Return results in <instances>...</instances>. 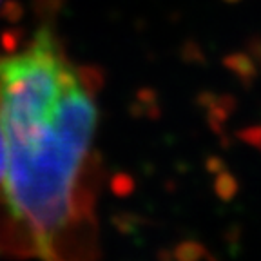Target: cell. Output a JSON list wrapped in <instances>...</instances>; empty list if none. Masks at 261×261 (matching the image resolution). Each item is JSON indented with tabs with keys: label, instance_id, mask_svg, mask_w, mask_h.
<instances>
[{
	"label": "cell",
	"instance_id": "2",
	"mask_svg": "<svg viewBox=\"0 0 261 261\" xmlns=\"http://www.w3.org/2000/svg\"><path fill=\"white\" fill-rule=\"evenodd\" d=\"M6 165H8V147H6L4 130L0 127V187H2V181H4Z\"/></svg>",
	"mask_w": 261,
	"mask_h": 261
},
{
	"label": "cell",
	"instance_id": "1",
	"mask_svg": "<svg viewBox=\"0 0 261 261\" xmlns=\"http://www.w3.org/2000/svg\"><path fill=\"white\" fill-rule=\"evenodd\" d=\"M98 107L49 28L0 55V127L8 147L2 198L33 249L49 259L82 220Z\"/></svg>",
	"mask_w": 261,
	"mask_h": 261
}]
</instances>
